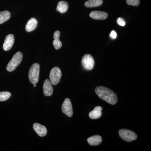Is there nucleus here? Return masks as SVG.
Segmentation results:
<instances>
[{
	"label": "nucleus",
	"instance_id": "nucleus-1",
	"mask_svg": "<svg viewBox=\"0 0 151 151\" xmlns=\"http://www.w3.org/2000/svg\"><path fill=\"white\" fill-rule=\"evenodd\" d=\"M95 91L98 97L109 104L114 105L118 102L116 93L109 88L103 86H97Z\"/></svg>",
	"mask_w": 151,
	"mask_h": 151
},
{
	"label": "nucleus",
	"instance_id": "nucleus-2",
	"mask_svg": "<svg viewBox=\"0 0 151 151\" xmlns=\"http://www.w3.org/2000/svg\"><path fill=\"white\" fill-rule=\"evenodd\" d=\"M22 58L23 54L22 52H16L7 65L6 70L9 72H12L15 70L17 67L20 64Z\"/></svg>",
	"mask_w": 151,
	"mask_h": 151
},
{
	"label": "nucleus",
	"instance_id": "nucleus-3",
	"mask_svg": "<svg viewBox=\"0 0 151 151\" xmlns=\"http://www.w3.org/2000/svg\"><path fill=\"white\" fill-rule=\"evenodd\" d=\"M40 65L37 63H34L31 66L29 72V78L32 84H37L39 81Z\"/></svg>",
	"mask_w": 151,
	"mask_h": 151
},
{
	"label": "nucleus",
	"instance_id": "nucleus-4",
	"mask_svg": "<svg viewBox=\"0 0 151 151\" xmlns=\"http://www.w3.org/2000/svg\"><path fill=\"white\" fill-rule=\"evenodd\" d=\"M119 136L123 140L130 142L137 139V136L136 133L131 130L122 129L119 132Z\"/></svg>",
	"mask_w": 151,
	"mask_h": 151
},
{
	"label": "nucleus",
	"instance_id": "nucleus-5",
	"mask_svg": "<svg viewBox=\"0 0 151 151\" xmlns=\"http://www.w3.org/2000/svg\"><path fill=\"white\" fill-rule=\"evenodd\" d=\"M62 76L61 70L59 68L55 67L51 69L50 73V80L52 85H55L59 83Z\"/></svg>",
	"mask_w": 151,
	"mask_h": 151
},
{
	"label": "nucleus",
	"instance_id": "nucleus-6",
	"mask_svg": "<svg viewBox=\"0 0 151 151\" xmlns=\"http://www.w3.org/2000/svg\"><path fill=\"white\" fill-rule=\"evenodd\" d=\"M81 63L84 69L90 70L94 68V60L92 55L90 54H86L82 57Z\"/></svg>",
	"mask_w": 151,
	"mask_h": 151
},
{
	"label": "nucleus",
	"instance_id": "nucleus-7",
	"mask_svg": "<svg viewBox=\"0 0 151 151\" xmlns=\"http://www.w3.org/2000/svg\"><path fill=\"white\" fill-rule=\"evenodd\" d=\"M63 113L69 117H72L73 115V108L70 99L65 98L62 105Z\"/></svg>",
	"mask_w": 151,
	"mask_h": 151
},
{
	"label": "nucleus",
	"instance_id": "nucleus-8",
	"mask_svg": "<svg viewBox=\"0 0 151 151\" xmlns=\"http://www.w3.org/2000/svg\"><path fill=\"white\" fill-rule=\"evenodd\" d=\"M14 42V37L13 35L9 34L5 39L3 45V49L5 51H8L12 48Z\"/></svg>",
	"mask_w": 151,
	"mask_h": 151
},
{
	"label": "nucleus",
	"instance_id": "nucleus-9",
	"mask_svg": "<svg viewBox=\"0 0 151 151\" xmlns=\"http://www.w3.org/2000/svg\"><path fill=\"white\" fill-rule=\"evenodd\" d=\"M43 91L45 96L49 97L52 95L53 92V87L49 79H46L44 82Z\"/></svg>",
	"mask_w": 151,
	"mask_h": 151
},
{
	"label": "nucleus",
	"instance_id": "nucleus-10",
	"mask_svg": "<svg viewBox=\"0 0 151 151\" xmlns=\"http://www.w3.org/2000/svg\"><path fill=\"white\" fill-rule=\"evenodd\" d=\"M33 128L36 133L40 137H45L47 134V130L46 127L41 125L40 124L35 123L33 124Z\"/></svg>",
	"mask_w": 151,
	"mask_h": 151
},
{
	"label": "nucleus",
	"instance_id": "nucleus-11",
	"mask_svg": "<svg viewBox=\"0 0 151 151\" xmlns=\"http://www.w3.org/2000/svg\"><path fill=\"white\" fill-rule=\"evenodd\" d=\"M89 16L94 19L104 20L108 17V14L101 11H93L90 13Z\"/></svg>",
	"mask_w": 151,
	"mask_h": 151
},
{
	"label": "nucleus",
	"instance_id": "nucleus-12",
	"mask_svg": "<svg viewBox=\"0 0 151 151\" xmlns=\"http://www.w3.org/2000/svg\"><path fill=\"white\" fill-rule=\"evenodd\" d=\"M37 21L34 18L30 19L26 25L25 29L27 32H31L36 28L37 25Z\"/></svg>",
	"mask_w": 151,
	"mask_h": 151
},
{
	"label": "nucleus",
	"instance_id": "nucleus-13",
	"mask_svg": "<svg viewBox=\"0 0 151 151\" xmlns=\"http://www.w3.org/2000/svg\"><path fill=\"white\" fill-rule=\"evenodd\" d=\"M87 141L90 145L97 146L102 143V138L100 135H94L88 138Z\"/></svg>",
	"mask_w": 151,
	"mask_h": 151
},
{
	"label": "nucleus",
	"instance_id": "nucleus-14",
	"mask_svg": "<svg viewBox=\"0 0 151 151\" xmlns=\"http://www.w3.org/2000/svg\"><path fill=\"white\" fill-rule=\"evenodd\" d=\"M103 108L100 106H97L95 107L94 110L89 113V117L92 119H99L102 116V111Z\"/></svg>",
	"mask_w": 151,
	"mask_h": 151
},
{
	"label": "nucleus",
	"instance_id": "nucleus-15",
	"mask_svg": "<svg viewBox=\"0 0 151 151\" xmlns=\"http://www.w3.org/2000/svg\"><path fill=\"white\" fill-rule=\"evenodd\" d=\"M60 36V32L59 31H56L54 32L53 35V38L54 40L53 41V45L54 48L56 50H58L61 48L62 46V43L60 40L59 38Z\"/></svg>",
	"mask_w": 151,
	"mask_h": 151
},
{
	"label": "nucleus",
	"instance_id": "nucleus-16",
	"mask_svg": "<svg viewBox=\"0 0 151 151\" xmlns=\"http://www.w3.org/2000/svg\"><path fill=\"white\" fill-rule=\"evenodd\" d=\"M103 0H88L85 3V6L87 8H94L100 6L103 4Z\"/></svg>",
	"mask_w": 151,
	"mask_h": 151
},
{
	"label": "nucleus",
	"instance_id": "nucleus-17",
	"mask_svg": "<svg viewBox=\"0 0 151 151\" xmlns=\"http://www.w3.org/2000/svg\"><path fill=\"white\" fill-rule=\"evenodd\" d=\"M68 8V4L67 2L65 1H60L58 3L56 10L57 11L63 14L66 12Z\"/></svg>",
	"mask_w": 151,
	"mask_h": 151
},
{
	"label": "nucleus",
	"instance_id": "nucleus-18",
	"mask_svg": "<svg viewBox=\"0 0 151 151\" xmlns=\"http://www.w3.org/2000/svg\"><path fill=\"white\" fill-rule=\"evenodd\" d=\"M11 13L8 11L0 12V24L4 23L9 19Z\"/></svg>",
	"mask_w": 151,
	"mask_h": 151
},
{
	"label": "nucleus",
	"instance_id": "nucleus-19",
	"mask_svg": "<svg viewBox=\"0 0 151 151\" xmlns=\"http://www.w3.org/2000/svg\"><path fill=\"white\" fill-rule=\"evenodd\" d=\"M11 96V93L8 92H0V102L8 100Z\"/></svg>",
	"mask_w": 151,
	"mask_h": 151
},
{
	"label": "nucleus",
	"instance_id": "nucleus-20",
	"mask_svg": "<svg viewBox=\"0 0 151 151\" xmlns=\"http://www.w3.org/2000/svg\"><path fill=\"white\" fill-rule=\"evenodd\" d=\"M127 4L130 6H138L140 4V0H127Z\"/></svg>",
	"mask_w": 151,
	"mask_h": 151
},
{
	"label": "nucleus",
	"instance_id": "nucleus-21",
	"mask_svg": "<svg viewBox=\"0 0 151 151\" xmlns=\"http://www.w3.org/2000/svg\"><path fill=\"white\" fill-rule=\"evenodd\" d=\"M117 23L121 26L124 27L126 24V22L124 19L122 18H119L117 20Z\"/></svg>",
	"mask_w": 151,
	"mask_h": 151
},
{
	"label": "nucleus",
	"instance_id": "nucleus-22",
	"mask_svg": "<svg viewBox=\"0 0 151 151\" xmlns=\"http://www.w3.org/2000/svg\"><path fill=\"white\" fill-rule=\"evenodd\" d=\"M110 37L113 39H115L117 37V33L114 30H113L111 31V33L110 35Z\"/></svg>",
	"mask_w": 151,
	"mask_h": 151
},
{
	"label": "nucleus",
	"instance_id": "nucleus-23",
	"mask_svg": "<svg viewBox=\"0 0 151 151\" xmlns=\"http://www.w3.org/2000/svg\"><path fill=\"white\" fill-rule=\"evenodd\" d=\"M34 84V85H33L34 87H36V84Z\"/></svg>",
	"mask_w": 151,
	"mask_h": 151
}]
</instances>
